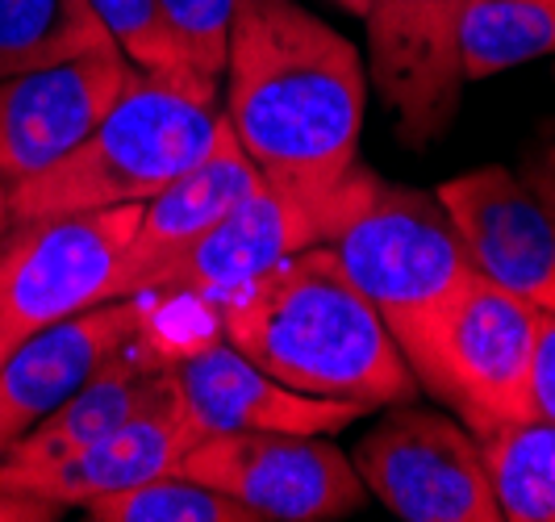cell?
<instances>
[{"label":"cell","instance_id":"cell-3","mask_svg":"<svg viewBox=\"0 0 555 522\" xmlns=\"http://www.w3.org/2000/svg\"><path fill=\"white\" fill-rule=\"evenodd\" d=\"M230 138L218 88L139 72L80 147L9 189L13 221L142 205Z\"/></svg>","mask_w":555,"mask_h":522},{"label":"cell","instance_id":"cell-20","mask_svg":"<svg viewBox=\"0 0 555 522\" xmlns=\"http://www.w3.org/2000/svg\"><path fill=\"white\" fill-rule=\"evenodd\" d=\"M505 522H555V422L527 418L480 440Z\"/></svg>","mask_w":555,"mask_h":522},{"label":"cell","instance_id":"cell-1","mask_svg":"<svg viewBox=\"0 0 555 522\" xmlns=\"http://www.w3.org/2000/svg\"><path fill=\"white\" fill-rule=\"evenodd\" d=\"M222 84L225 126L268 184L326 201L360 167V47L306 4L234 0Z\"/></svg>","mask_w":555,"mask_h":522},{"label":"cell","instance_id":"cell-12","mask_svg":"<svg viewBox=\"0 0 555 522\" xmlns=\"http://www.w3.org/2000/svg\"><path fill=\"white\" fill-rule=\"evenodd\" d=\"M435 196L476 272L555 314V226L527 176L501 164L473 167L451 176Z\"/></svg>","mask_w":555,"mask_h":522},{"label":"cell","instance_id":"cell-25","mask_svg":"<svg viewBox=\"0 0 555 522\" xmlns=\"http://www.w3.org/2000/svg\"><path fill=\"white\" fill-rule=\"evenodd\" d=\"M527 184L534 189V196L543 201V209H547V218H552V226H555V142L547 147V155L527 171Z\"/></svg>","mask_w":555,"mask_h":522},{"label":"cell","instance_id":"cell-10","mask_svg":"<svg viewBox=\"0 0 555 522\" xmlns=\"http://www.w3.org/2000/svg\"><path fill=\"white\" fill-rule=\"evenodd\" d=\"M343 184L326 201H309V196L284 193L276 184H263L259 193L238 201L225 218L214 221L201 239H193L171 264H164L151 276L146 293H180V297L222 302L234 289L250 284L255 276L276 268L280 259L326 243L334 218H338Z\"/></svg>","mask_w":555,"mask_h":522},{"label":"cell","instance_id":"cell-19","mask_svg":"<svg viewBox=\"0 0 555 522\" xmlns=\"http://www.w3.org/2000/svg\"><path fill=\"white\" fill-rule=\"evenodd\" d=\"M547 55H555V0H464L460 13L464 80H489Z\"/></svg>","mask_w":555,"mask_h":522},{"label":"cell","instance_id":"cell-18","mask_svg":"<svg viewBox=\"0 0 555 522\" xmlns=\"http://www.w3.org/2000/svg\"><path fill=\"white\" fill-rule=\"evenodd\" d=\"M121 51L88 0H0V80Z\"/></svg>","mask_w":555,"mask_h":522},{"label":"cell","instance_id":"cell-2","mask_svg":"<svg viewBox=\"0 0 555 522\" xmlns=\"http://www.w3.org/2000/svg\"><path fill=\"white\" fill-rule=\"evenodd\" d=\"M230 347L280 385L363 410L401 406L417 377L372 302L351 284L326 243L306 247L218 302Z\"/></svg>","mask_w":555,"mask_h":522},{"label":"cell","instance_id":"cell-7","mask_svg":"<svg viewBox=\"0 0 555 522\" xmlns=\"http://www.w3.org/2000/svg\"><path fill=\"white\" fill-rule=\"evenodd\" d=\"M176 472L243 501L259 522H338L367 506L356 460L331 435L209 431Z\"/></svg>","mask_w":555,"mask_h":522},{"label":"cell","instance_id":"cell-17","mask_svg":"<svg viewBox=\"0 0 555 522\" xmlns=\"http://www.w3.org/2000/svg\"><path fill=\"white\" fill-rule=\"evenodd\" d=\"M139 339L126 343L117 356L105 359L72 397H63L55 410L47 413L4 460H47V456H63V451L88 447L92 440L109 435L113 426H121L130 413L146 410L151 402H159L164 393H171L167 356L142 359Z\"/></svg>","mask_w":555,"mask_h":522},{"label":"cell","instance_id":"cell-11","mask_svg":"<svg viewBox=\"0 0 555 522\" xmlns=\"http://www.w3.org/2000/svg\"><path fill=\"white\" fill-rule=\"evenodd\" d=\"M134 76L121 51H101L0 80V180L17 189L67 160Z\"/></svg>","mask_w":555,"mask_h":522},{"label":"cell","instance_id":"cell-14","mask_svg":"<svg viewBox=\"0 0 555 522\" xmlns=\"http://www.w3.org/2000/svg\"><path fill=\"white\" fill-rule=\"evenodd\" d=\"M171 372V368H167ZM201 440V426L184 413L176 385L146 410L130 413L109 435L47 460H0V485L51 501L55 510H83L92 497L130 489L159 472H176L180 456Z\"/></svg>","mask_w":555,"mask_h":522},{"label":"cell","instance_id":"cell-4","mask_svg":"<svg viewBox=\"0 0 555 522\" xmlns=\"http://www.w3.org/2000/svg\"><path fill=\"white\" fill-rule=\"evenodd\" d=\"M326 247L385 318L414 372V359L422 356L435 322L476 276L439 196L392 189L372 171L356 167L343 184Z\"/></svg>","mask_w":555,"mask_h":522},{"label":"cell","instance_id":"cell-15","mask_svg":"<svg viewBox=\"0 0 555 522\" xmlns=\"http://www.w3.org/2000/svg\"><path fill=\"white\" fill-rule=\"evenodd\" d=\"M142 330L130 297H117L26 334L0 364V460Z\"/></svg>","mask_w":555,"mask_h":522},{"label":"cell","instance_id":"cell-27","mask_svg":"<svg viewBox=\"0 0 555 522\" xmlns=\"http://www.w3.org/2000/svg\"><path fill=\"white\" fill-rule=\"evenodd\" d=\"M334 4H343V9H347V13H356V17H363V13H367V4H372V0H334Z\"/></svg>","mask_w":555,"mask_h":522},{"label":"cell","instance_id":"cell-26","mask_svg":"<svg viewBox=\"0 0 555 522\" xmlns=\"http://www.w3.org/2000/svg\"><path fill=\"white\" fill-rule=\"evenodd\" d=\"M13 230V205H9V184L0 180V239Z\"/></svg>","mask_w":555,"mask_h":522},{"label":"cell","instance_id":"cell-9","mask_svg":"<svg viewBox=\"0 0 555 522\" xmlns=\"http://www.w3.org/2000/svg\"><path fill=\"white\" fill-rule=\"evenodd\" d=\"M460 13L464 0H372L363 13L372 84L414 151L455 122L468 84L460 67Z\"/></svg>","mask_w":555,"mask_h":522},{"label":"cell","instance_id":"cell-16","mask_svg":"<svg viewBox=\"0 0 555 522\" xmlns=\"http://www.w3.org/2000/svg\"><path fill=\"white\" fill-rule=\"evenodd\" d=\"M263 184H268L263 171L250 164L243 155V147L230 135L209 160H201L184 176L164 184L155 196H146L139 214V230H134V239L126 247L121 272H117V284H113V302L146 293L151 276L159 272L164 264H171L193 239H201L214 221L225 218L238 201L259 193Z\"/></svg>","mask_w":555,"mask_h":522},{"label":"cell","instance_id":"cell-28","mask_svg":"<svg viewBox=\"0 0 555 522\" xmlns=\"http://www.w3.org/2000/svg\"><path fill=\"white\" fill-rule=\"evenodd\" d=\"M13 347H17V343H13V339H9V334H0V364H4V356H9V352H13Z\"/></svg>","mask_w":555,"mask_h":522},{"label":"cell","instance_id":"cell-24","mask_svg":"<svg viewBox=\"0 0 555 522\" xmlns=\"http://www.w3.org/2000/svg\"><path fill=\"white\" fill-rule=\"evenodd\" d=\"M534 413L555 422V314H543L539 343H534Z\"/></svg>","mask_w":555,"mask_h":522},{"label":"cell","instance_id":"cell-8","mask_svg":"<svg viewBox=\"0 0 555 522\" xmlns=\"http://www.w3.org/2000/svg\"><path fill=\"white\" fill-rule=\"evenodd\" d=\"M356 472L392 519L405 522H501L480 440L451 413L401 402L360 443Z\"/></svg>","mask_w":555,"mask_h":522},{"label":"cell","instance_id":"cell-5","mask_svg":"<svg viewBox=\"0 0 555 522\" xmlns=\"http://www.w3.org/2000/svg\"><path fill=\"white\" fill-rule=\"evenodd\" d=\"M543 309L476 272L435 322L414 377L476 440L534 413V343Z\"/></svg>","mask_w":555,"mask_h":522},{"label":"cell","instance_id":"cell-21","mask_svg":"<svg viewBox=\"0 0 555 522\" xmlns=\"http://www.w3.org/2000/svg\"><path fill=\"white\" fill-rule=\"evenodd\" d=\"M83 514L92 522H259L243 501L184 472H159L130 489L92 497Z\"/></svg>","mask_w":555,"mask_h":522},{"label":"cell","instance_id":"cell-6","mask_svg":"<svg viewBox=\"0 0 555 522\" xmlns=\"http://www.w3.org/2000/svg\"><path fill=\"white\" fill-rule=\"evenodd\" d=\"M142 205L13 221L0 239V334L22 343L72 314L113 302Z\"/></svg>","mask_w":555,"mask_h":522},{"label":"cell","instance_id":"cell-22","mask_svg":"<svg viewBox=\"0 0 555 522\" xmlns=\"http://www.w3.org/2000/svg\"><path fill=\"white\" fill-rule=\"evenodd\" d=\"M88 4L96 9V17L105 22L113 42L121 47V55L130 59L139 72L218 88L214 80H205L193 63H189V55L180 51V38L167 26L159 0H88Z\"/></svg>","mask_w":555,"mask_h":522},{"label":"cell","instance_id":"cell-23","mask_svg":"<svg viewBox=\"0 0 555 522\" xmlns=\"http://www.w3.org/2000/svg\"><path fill=\"white\" fill-rule=\"evenodd\" d=\"M159 4H164L167 26L180 38V51L189 55V63L205 80H222L234 0H159Z\"/></svg>","mask_w":555,"mask_h":522},{"label":"cell","instance_id":"cell-13","mask_svg":"<svg viewBox=\"0 0 555 522\" xmlns=\"http://www.w3.org/2000/svg\"><path fill=\"white\" fill-rule=\"evenodd\" d=\"M171 385L184 413L209 431H293V435H338L360 413L356 402L313 397L301 389L280 385L259 364H250L222 334L209 343H193L167 356Z\"/></svg>","mask_w":555,"mask_h":522}]
</instances>
